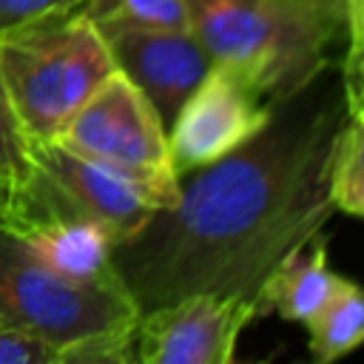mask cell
Here are the masks:
<instances>
[{
	"label": "cell",
	"mask_w": 364,
	"mask_h": 364,
	"mask_svg": "<svg viewBox=\"0 0 364 364\" xmlns=\"http://www.w3.org/2000/svg\"><path fill=\"white\" fill-rule=\"evenodd\" d=\"M310 88L301 105H279L253 139L199 168L171 208L114 245V270L139 313L191 293H225L253 301L259 316L270 273L333 213L327 176L347 105L338 88L321 97Z\"/></svg>",
	"instance_id": "1"
},
{
	"label": "cell",
	"mask_w": 364,
	"mask_h": 364,
	"mask_svg": "<svg viewBox=\"0 0 364 364\" xmlns=\"http://www.w3.org/2000/svg\"><path fill=\"white\" fill-rule=\"evenodd\" d=\"M188 23L210 65L273 108L316 85L344 40V23L304 0H188Z\"/></svg>",
	"instance_id": "2"
},
{
	"label": "cell",
	"mask_w": 364,
	"mask_h": 364,
	"mask_svg": "<svg viewBox=\"0 0 364 364\" xmlns=\"http://www.w3.org/2000/svg\"><path fill=\"white\" fill-rule=\"evenodd\" d=\"M97 26L71 11L0 37V80L31 142H48L114 71Z\"/></svg>",
	"instance_id": "3"
},
{
	"label": "cell",
	"mask_w": 364,
	"mask_h": 364,
	"mask_svg": "<svg viewBox=\"0 0 364 364\" xmlns=\"http://www.w3.org/2000/svg\"><path fill=\"white\" fill-rule=\"evenodd\" d=\"M139 307L119 276L74 282L51 270L34 247L0 225V324L63 353L80 338L134 330Z\"/></svg>",
	"instance_id": "4"
},
{
	"label": "cell",
	"mask_w": 364,
	"mask_h": 364,
	"mask_svg": "<svg viewBox=\"0 0 364 364\" xmlns=\"http://www.w3.org/2000/svg\"><path fill=\"white\" fill-rule=\"evenodd\" d=\"M31 199L23 233L34 222L71 213L97 222L114 245L131 239L156 210L171 208L179 196V182H156L88 156H80L54 139L31 142Z\"/></svg>",
	"instance_id": "5"
},
{
	"label": "cell",
	"mask_w": 364,
	"mask_h": 364,
	"mask_svg": "<svg viewBox=\"0 0 364 364\" xmlns=\"http://www.w3.org/2000/svg\"><path fill=\"white\" fill-rule=\"evenodd\" d=\"M54 142L80 156L156 182H179L168 154V128L142 88H136L119 68L85 97Z\"/></svg>",
	"instance_id": "6"
},
{
	"label": "cell",
	"mask_w": 364,
	"mask_h": 364,
	"mask_svg": "<svg viewBox=\"0 0 364 364\" xmlns=\"http://www.w3.org/2000/svg\"><path fill=\"white\" fill-rule=\"evenodd\" d=\"M256 304L242 296L191 293L139 313L134 355L142 364H228Z\"/></svg>",
	"instance_id": "7"
},
{
	"label": "cell",
	"mask_w": 364,
	"mask_h": 364,
	"mask_svg": "<svg viewBox=\"0 0 364 364\" xmlns=\"http://www.w3.org/2000/svg\"><path fill=\"white\" fill-rule=\"evenodd\" d=\"M276 108L242 85L225 68L210 65L202 82L185 97L168 125V154L173 173L205 168L253 139Z\"/></svg>",
	"instance_id": "8"
},
{
	"label": "cell",
	"mask_w": 364,
	"mask_h": 364,
	"mask_svg": "<svg viewBox=\"0 0 364 364\" xmlns=\"http://www.w3.org/2000/svg\"><path fill=\"white\" fill-rule=\"evenodd\" d=\"M102 40L114 65L142 88L165 128L210 71V57L191 28H119L105 31Z\"/></svg>",
	"instance_id": "9"
},
{
	"label": "cell",
	"mask_w": 364,
	"mask_h": 364,
	"mask_svg": "<svg viewBox=\"0 0 364 364\" xmlns=\"http://www.w3.org/2000/svg\"><path fill=\"white\" fill-rule=\"evenodd\" d=\"M34 253L60 276L74 282H102L114 279V239L91 219L54 213L20 233Z\"/></svg>",
	"instance_id": "10"
},
{
	"label": "cell",
	"mask_w": 364,
	"mask_h": 364,
	"mask_svg": "<svg viewBox=\"0 0 364 364\" xmlns=\"http://www.w3.org/2000/svg\"><path fill=\"white\" fill-rule=\"evenodd\" d=\"M336 276L327 264V239L316 233L270 273L259 296V316L276 310L284 321L304 324L327 301Z\"/></svg>",
	"instance_id": "11"
},
{
	"label": "cell",
	"mask_w": 364,
	"mask_h": 364,
	"mask_svg": "<svg viewBox=\"0 0 364 364\" xmlns=\"http://www.w3.org/2000/svg\"><path fill=\"white\" fill-rule=\"evenodd\" d=\"M310 336V355L318 364H330L364 338V296L361 287L344 276H336L327 301L304 321Z\"/></svg>",
	"instance_id": "12"
},
{
	"label": "cell",
	"mask_w": 364,
	"mask_h": 364,
	"mask_svg": "<svg viewBox=\"0 0 364 364\" xmlns=\"http://www.w3.org/2000/svg\"><path fill=\"white\" fill-rule=\"evenodd\" d=\"M31 139L26 136L0 80V225L20 230L31 199Z\"/></svg>",
	"instance_id": "13"
},
{
	"label": "cell",
	"mask_w": 364,
	"mask_h": 364,
	"mask_svg": "<svg viewBox=\"0 0 364 364\" xmlns=\"http://www.w3.org/2000/svg\"><path fill=\"white\" fill-rule=\"evenodd\" d=\"M77 11L100 34L119 28H191L188 0H82Z\"/></svg>",
	"instance_id": "14"
},
{
	"label": "cell",
	"mask_w": 364,
	"mask_h": 364,
	"mask_svg": "<svg viewBox=\"0 0 364 364\" xmlns=\"http://www.w3.org/2000/svg\"><path fill=\"white\" fill-rule=\"evenodd\" d=\"M327 191L333 210L347 216L364 213V122L361 117H347L338 128L330 156Z\"/></svg>",
	"instance_id": "15"
},
{
	"label": "cell",
	"mask_w": 364,
	"mask_h": 364,
	"mask_svg": "<svg viewBox=\"0 0 364 364\" xmlns=\"http://www.w3.org/2000/svg\"><path fill=\"white\" fill-rule=\"evenodd\" d=\"M134 355V330H114L74 341L60 353V364H128Z\"/></svg>",
	"instance_id": "16"
},
{
	"label": "cell",
	"mask_w": 364,
	"mask_h": 364,
	"mask_svg": "<svg viewBox=\"0 0 364 364\" xmlns=\"http://www.w3.org/2000/svg\"><path fill=\"white\" fill-rule=\"evenodd\" d=\"M82 0H0V37L23 31L28 26L65 17L80 9Z\"/></svg>",
	"instance_id": "17"
},
{
	"label": "cell",
	"mask_w": 364,
	"mask_h": 364,
	"mask_svg": "<svg viewBox=\"0 0 364 364\" xmlns=\"http://www.w3.org/2000/svg\"><path fill=\"white\" fill-rule=\"evenodd\" d=\"M0 364H60L57 347L0 324Z\"/></svg>",
	"instance_id": "18"
},
{
	"label": "cell",
	"mask_w": 364,
	"mask_h": 364,
	"mask_svg": "<svg viewBox=\"0 0 364 364\" xmlns=\"http://www.w3.org/2000/svg\"><path fill=\"white\" fill-rule=\"evenodd\" d=\"M304 3L318 6V9L330 11V14H336L341 23H344V17H347V6H350V0H304Z\"/></svg>",
	"instance_id": "19"
}]
</instances>
